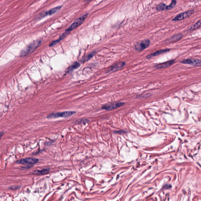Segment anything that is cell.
<instances>
[{
    "label": "cell",
    "instance_id": "52a82bcc",
    "mask_svg": "<svg viewBox=\"0 0 201 201\" xmlns=\"http://www.w3.org/2000/svg\"><path fill=\"white\" fill-rule=\"evenodd\" d=\"M62 6H57L56 7L52 9H50L49 11L42 12V13L40 14L39 15L38 18L41 19L45 17L53 15L54 14L56 13L58 11L60 10Z\"/></svg>",
    "mask_w": 201,
    "mask_h": 201
},
{
    "label": "cell",
    "instance_id": "3957f363",
    "mask_svg": "<svg viewBox=\"0 0 201 201\" xmlns=\"http://www.w3.org/2000/svg\"><path fill=\"white\" fill-rule=\"evenodd\" d=\"M76 114V112L73 111H65L58 112V113L52 114L48 116V119L56 118L58 117H67L73 116Z\"/></svg>",
    "mask_w": 201,
    "mask_h": 201
},
{
    "label": "cell",
    "instance_id": "8992f818",
    "mask_svg": "<svg viewBox=\"0 0 201 201\" xmlns=\"http://www.w3.org/2000/svg\"><path fill=\"white\" fill-rule=\"evenodd\" d=\"M194 12H195V10L193 9L187 11L186 12H184V13H181L177 15L176 17L173 19L172 20L174 21H177L184 20V19L187 18L189 17V16L193 14Z\"/></svg>",
    "mask_w": 201,
    "mask_h": 201
},
{
    "label": "cell",
    "instance_id": "e0dca14e",
    "mask_svg": "<svg viewBox=\"0 0 201 201\" xmlns=\"http://www.w3.org/2000/svg\"><path fill=\"white\" fill-rule=\"evenodd\" d=\"M80 66V64L78 63V62H76L75 63H74L71 66H70V69H69V73H72L73 70H76V69H77V68H78Z\"/></svg>",
    "mask_w": 201,
    "mask_h": 201
},
{
    "label": "cell",
    "instance_id": "5bb4252c",
    "mask_svg": "<svg viewBox=\"0 0 201 201\" xmlns=\"http://www.w3.org/2000/svg\"><path fill=\"white\" fill-rule=\"evenodd\" d=\"M50 169H44L41 170H35L32 173V174H34L35 175H45V174H48L50 172Z\"/></svg>",
    "mask_w": 201,
    "mask_h": 201
},
{
    "label": "cell",
    "instance_id": "ba28073f",
    "mask_svg": "<svg viewBox=\"0 0 201 201\" xmlns=\"http://www.w3.org/2000/svg\"><path fill=\"white\" fill-rule=\"evenodd\" d=\"M125 104V103L123 102H114L105 105L102 107V109L107 111L112 110L121 107L124 105Z\"/></svg>",
    "mask_w": 201,
    "mask_h": 201
},
{
    "label": "cell",
    "instance_id": "44dd1931",
    "mask_svg": "<svg viewBox=\"0 0 201 201\" xmlns=\"http://www.w3.org/2000/svg\"><path fill=\"white\" fill-rule=\"evenodd\" d=\"M92 0H87V2H91V1H92Z\"/></svg>",
    "mask_w": 201,
    "mask_h": 201
},
{
    "label": "cell",
    "instance_id": "6da1fadb",
    "mask_svg": "<svg viewBox=\"0 0 201 201\" xmlns=\"http://www.w3.org/2000/svg\"><path fill=\"white\" fill-rule=\"evenodd\" d=\"M41 43H42V41L41 40H37V41L32 43L28 46L21 51L20 53V56H26V55L31 54L39 46Z\"/></svg>",
    "mask_w": 201,
    "mask_h": 201
},
{
    "label": "cell",
    "instance_id": "277c9868",
    "mask_svg": "<svg viewBox=\"0 0 201 201\" xmlns=\"http://www.w3.org/2000/svg\"><path fill=\"white\" fill-rule=\"evenodd\" d=\"M151 42L149 40L145 39L143 41L137 43L134 46V48L138 52H141L146 49L150 45Z\"/></svg>",
    "mask_w": 201,
    "mask_h": 201
},
{
    "label": "cell",
    "instance_id": "5b68a950",
    "mask_svg": "<svg viewBox=\"0 0 201 201\" xmlns=\"http://www.w3.org/2000/svg\"><path fill=\"white\" fill-rule=\"evenodd\" d=\"M176 0H172L170 5H167L163 3L159 4L157 6L156 9L158 11H163L165 10H170L175 7L177 4Z\"/></svg>",
    "mask_w": 201,
    "mask_h": 201
},
{
    "label": "cell",
    "instance_id": "ac0fdd59",
    "mask_svg": "<svg viewBox=\"0 0 201 201\" xmlns=\"http://www.w3.org/2000/svg\"><path fill=\"white\" fill-rule=\"evenodd\" d=\"M201 26V20L197 22L196 24L191 26V27L188 31H193V30H196V29L199 28Z\"/></svg>",
    "mask_w": 201,
    "mask_h": 201
},
{
    "label": "cell",
    "instance_id": "2e32d148",
    "mask_svg": "<svg viewBox=\"0 0 201 201\" xmlns=\"http://www.w3.org/2000/svg\"><path fill=\"white\" fill-rule=\"evenodd\" d=\"M183 35L182 34H178L175 35L173 36L170 39L169 41L170 42H174V41H178V40L181 39Z\"/></svg>",
    "mask_w": 201,
    "mask_h": 201
},
{
    "label": "cell",
    "instance_id": "7a4b0ae2",
    "mask_svg": "<svg viewBox=\"0 0 201 201\" xmlns=\"http://www.w3.org/2000/svg\"><path fill=\"white\" fill-rule=\"evenodd\" d=\"M88 14H85L83 16L79 17V18L76 19V20L68 28L67 30H66V32L69 33V32L72 31V30H74L77 27H79V26L84 23V20H85L87 18V16H88Z\"/></svg>",
    "mask_w": 201,
    "mask_h": 201
},
{
    "label": "cell",
    "instance_id": "4fadbf2b",
    "mask_svg": "<svg viewBox=\"0 0 201 201\" xmlns=\"http://www.w3.org/2000/svg\"><path fill=\"white\" fill-rule=\"evenodd\" d=\"M125 64L126 63L124 62H119V63H116L111 66L109 69V72L114 71L120 70V69L124 67L125 65Z\"/></svg>",
    "mask_w": 201,
    "mask_h": 201
},
{
    "label": "cell",
    "instance_id": "7c38bea8",
    "mask_svg": "<svg viewBox=\"0 0 201 201\" xmlns=\"http://www.w3.org/2000/svg\"><path fill=\"white\" fill-rule=\"evenodd\" d=\"M170 50L169 49H166L159 50L158 51L154 52L153 53L149 54L147 56V59H150L152 57H154L157 56H158L159 55H162V54L166 53L168 52H169Z\"/></svg>",
    "mask_w": 201,
    "mask_h": 201
},
{
    "label": "cell",
    "instance_id": "d6986e66",
    "mask_svg": "<svg viewBox=\"0 0 201 201\" xmlns=\"http://www.w3.org/2000/svg\"><path fill=\"white\" fill-rule=\"evenodd\" d=\"M94 54V53H91V54H90L88 55V56H87V60H88V59H91V57H92L93 56Z\"/></svg>",
    "mask_w": 201,
    "mask_h": 201
},
{
    "label": "cell",
    "instance_id": "ffe728a7",
    "mask_svg": "<svg viewBox=\"0 0 201 201\" xmlns=\"http://www.w3.org/2000/svg\"><path fill=\"white\" fill-rule=\"evenodd\" d=\"M4 132H0V140H1V138H2V136L4 135Z\"/></svg>",
    "mask_w": 201,
    "mask_h": 201
},
{
    "label": "cell",
    "instance_id": "30bf717a",
    "mask_svg": "<svg viewBox=\"0 0 201 201\" xmlns=\"http://www.w3.org/2000/svg\"><path fill=\"white\" fill-rule=\"evenodd\" d=\"M39 159L35 158H28L17 162V163L23 165H33L38 162Z\"/></svg>",
    "mask_w": 201,
    "mask_h": 201
},
{
    "label": "cell",
    "instance_id": "8fae6325",
    "mask_svg": "<svg viewBox=\"0 0 201 201\" xmlns=\"http://www.w3.org/2000/svg\"><path fill=\"white\" fill-rule=\"evenodd\" d=\"M174 63H175V60H170L165 62V63L157 65L155 66V67L157 69H165V68H167L172 65Z\"/></svg>",
    "mask_w": 201,
    "mask_h": 201
},
{
    "label": "cell",
    "instance_id": "9a60e30c",
    "mask_svg": "<svg viewBox=\"0 0 201 201\" xmlns=\"http://www.w3.org/2000/svg\"><path fill=\"white\" fill-rule=\"evenodd\" d=\"M66 32V33H65L64 34L62 35L60 37V38H59V39L55 40V41H52V42H51V43L50 44V47H53L54 46L57 45V44L58 43L60 42V41H61V40L63 39V38H64L68 34L67 33H68Z\"/></svg>",
    "mask_w": 201,
    "mask_h": 201
},
{
    "label": "cell",
    "instance_id": "9c48e42d",
    "mask_svg": "<svg viewBox=\"0 0 201 201\" xmlns=\"http://www.w3.org/2000/svg\"><path fill=\"white\" fill-rule=\"evenodd\" d=\"M181 63L185 64L195 66H201V65L200 59H194V58L184 59V60L181 61Z\"/></svg>",
    "mask_w": 201,
    "mask_h": 201
}]
</instances>
